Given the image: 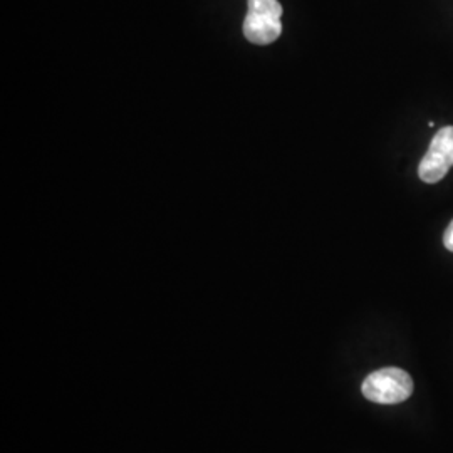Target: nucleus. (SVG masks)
I'll return each instance as SVG.
<instances>
[{
    "mask_svg": "<svg viewBox=\"0 0 453 453\" xmlns=\"http://www.w3.org/2000/svg\"><path fill=\"white\" fill-rule=\"evenodd\" d=\"M282 5L277 0H247L243 35L257 46L273 44L282 33Z\"/></svg>",
    "mask_w": 453,
    "mask_h": 453,
    "instance_id": "nucleus-1",
    "label": "nucleus"
},
{
    "mask_svg": "<svg viewBox=\"0 0 453 453\" xmlns=\"http://www.w3.org/2000/svg\"><path fill=\"white\" fill-rule=\"evenodd\" d=\"M453 166V127H445L434 136L421 158L418 175L425 183H438Z\"/></svg>",
    "mask_w": 453,
    "mask_h": 453,
    "instance_id": "nucleus-3",
    "label": "nucleus"
},
{
    "mask_svg": "<svg viewBox=\"0 0 453 453\" xmlns=\"http://www.w3.org/2000/svg\"><path fill=\"white\" fill-rule=\"evenodd\" d=\"M443 245L447 250L453 252V220L450 222V226H447L445 234H443Z\"/></svg>",
    "mask_w": 453,
    "mask_h": 453,
    "instance_id": "nucleus-4",
    "label": "nucleus"
},
{
    "mask_svg": "<svg viewBox=\"0 0 453 453\" xmlns=\"http://www.w3.org/2000/svg\"><path fill=\"white\" fill-rule=\"evenodd\" d=\"M363 396L372 403L396 405L406 402L413 393V380L400 368H383L372 372L363 381Z\"/></svg>",
    "mask_w": 453,
    "mask_h": 453,
    "instance_id": "nucleus-2",
    "label": "nucleus"
}]
</instances>
